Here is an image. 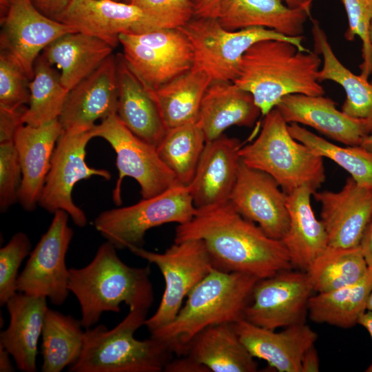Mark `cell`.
Wrapping results in <instances>:
<instances>
[{
    "instance_id": "50",
    "label": "cell",
    "mask_w": 372,
    "mask_h": 372,
    "mask_svg": "<svg viewBox=\"0 0 372 372\" xmlns=\"http://www.w3.org/2000/svg\"><path fill=\"white\" fill-rule=\"evenodd\" d=\"M10 353L0 344V371L11 372L14 371V368L10 358Z\"/></svg>"
},
{
    "instance_id": "32",
    "label": "cell",
    "mask_w": 372,
    "mask_h": 372,
    "mask_svg": "<svg viewBox=\"0 0 372 372\" xmlns=\"http://www.w3.org/2000/svg\"><path fill=\"white\" fill-rule=\"evenodd\" d=\"M372 289V268L358 282L335 290L311 296L308 302L310 319L340 328H351L358 324L366 311Z\"/></svg>"
},
{
    "instance_id": "12",
    "label": "cell",
    "mask_w": 372,
    "mask_h": 372,
    "mask_svg": "<svg viewBox=\"0 0 372 372\" xmlns=\"http://www.w3.org/2000/svg\"><path fill=\"white\" fill-rule=\"evenodd\" d=\"M31 251L17 281V292L48 298L54 305H61L69 293V269L65 256L74 235L68 225V214L58 210Z\"/></svg>"
},
{
    "instance_id": "35",
    "label": "cell",
    "mask_w": 372,
    "mask_h": 372,
    "mask_svg": "<svg viewBox=\"0 0 372 372\" xmlns=\"http://www.w3.org/2000/svg\"><path fill=\"white\" fill-rule=\"evenodd\" d=\"M206 144L197 121L168 128L156 146L158 154L178 182L189 185Z\"/></svg>"
},
{
    "instance_id": "23",
    "label": "cell",
    "mask_w": 372,
    "mask_h": 372,
    "mask_svg": "<svg viewBox=\"0 0 372 372\" xmlns=\"http://www.w3.org/2000/svg\"><path fill=\"white\" fill-rule=\"evenodd\" d=\"M118 81L116 114L142 140L157 146L167 128L154 94L132 71L123 54L116 56Z\"/></svg>"
},
{
    "instance_id": "45",
    "label": "cell",
    "mask_w": 372,
    "mask_h": 372,
    "mask_svg": "<svg viewBox=\"0 0 372 372\" xmlns=\"http://www.w3.org/2000/svg\"><path fill=\"white\" fill-rule=\"evenodd\" d=\"M164 372H210L203 364L187 355L172 359L165 366Z\"/></svg>"
},
{
    "instance_id": "34",
    "label": "cell",
    "mask_w": 372,
    "mask_h": 372,
    "mask_svg": "<svg viewBox=\"0 0 372 372\" xmlns=\"http://www.w3.org/2000/svg\"><path fill=\"white\" fill-rule=\"evenodd\" d=\"M369 269L360 245L328 246L306 271L313 291L322 293L356 284Z\"/></svg>"
},
{
    "instance_id": "54",
    "label": "cell",
    "mask_w": 372,
    "mask_h": 372,
    "mask_svg": "<svg viewBox=\"0 0 372 372\" xmlns=\"http://www.w3.org/2000/svg\"><path fill=\"white\" fill-rule=\"evenodd\" d=\"M360 146L372 153V133L363 139Z\"/></svg>"
},
{
    "instance_id": "53",
    "label": "cell",
    "mask_w": 372,
    "mask_h": 372,
    "mask_svg": "<svg viewBox=\"0 0 372 372\" xmlns=\"http://www.w3.org/2000/svg\"><path fill=\"white\" fill-rule=\"evenodd\" d=\"M12 0H0V19L5 18L10 6Z\"/></svg>"
},
{
    "instance_id": "2",
    "label": "cell",
    "mask_w": 372,
    "mask_h": 372,
    "mask_svg": "<svg viewBox=\"0 0 372 372\" xmlns=\"http://www.w3.org/2000/svg\"><path fill=\"white\" fill-rule=\"evenodd\" d=\"M322 59L282 40L265 39L253 44L242 56L234 83L253 96L265 116L289 94L324 95L318 80Z\"/></svg>"
},
{
    "instance_id": "57",
    "label": "cell",
    "mask_w": 372,
    "mask_h": 372,
    "mask_svg": "<svg viewBox=\"0 0 372 372\" xmlns=\"http://www.w3.org/2000/svg\"><path fill=\"white\" fill-rule=\"evenodd\" d=\"M114 1H121L122 0H114Z\"/></svg>"
},
{
    "instance_id": "7",
    "label": "cell",
    "mask_w": 372,
    "mask_h": 372,
    "mask_svg": "<svg viewBox=\"0 0 372 372\" xmlns=\"http://www.w3.org/2000/svg\"><path fill=\"white\" fill-rule=\"evenodd\" d=\"M178 28L191 42L194 52L192 68L205 72L212 81L234 82L238 76L245 52L262 40L286 41L301 50H309L303 45V36L287 37L262 27L229 31L213 17H194Z\"/></svg>"
},
{
    "instance_id": "49",
    "label": "cell",
    "mask_w": 372,
    "mask_h": 372,
    "mask_svg": "<svg viewBox=\"0 0 372 372\" xmlns=\"http://www.w3.org/2000/svg\"><path fill=\"white\" fill-rule=\"evenodd\" d=\"M360 247L369 267L372 268V220L364 234Z\"/></svg>"
},
{
    "instance_id": "17",
    "label": "cell",
    "mask_w": 372,
    "mask_h": 372,
    "mask_svg": "<svg viewBox=\"0 0 372 372\" xmlns=\"http://www.w3.org/2000/svg\"><path fill=\"white\" fill-rule=\"evenodd\" d=\"M313 196L321 205V221L329 246H360L372 220V189L350 176L340 191L316 190Z\"/></svg>"
},
{
    "instance_id": "21",
    "label": "cell",
    "mask_w": 372,
    "mask_h": 372,
    "mask_svg": "<svg viewBox=\"0 0 372 372\" xmlns=\"http://www.w3.org/2000/svg\"><path fill=\"white\" fill-rule=\"evenodd\" d=\"M240 341L255 358L265 360L279 372H301L304 351L313 345L317 333L304 323L275 330L256 325L245 318L234 324Z\"/></svg>"
},
{
    "instance_id": "3",
    "label": "cell",
    "mask_w": 372,
    "mask_h": 372,
    "mask_svg": "<svg viewBox=\"0 0 372 372\" xmlns=\"http://www.w3.org/2000/svg\"><path fill=\"white\" fill-rule=\"evenodd\" d=\"M150 267H132L123 262L108 241L97 249L92 260L82 268L69 269L68 289L79 301L83 328L94 325L105 311L149 309L154 301Z\"/></svg>"
},
{
    "instance_id": "31",
    "label": "cell",
    "mask_w": 372,
    "mask_h": 372,
    "mask_svg": "<svg viewBox=\"0 0 372 372\" xmlns=\"http://www.w3.org/2000/svg\"><path fill=\"white\" fill-rule=\"evenodd\" d=\"M211 81L205 72L192 68L154 90L167 129L197 121L203 96Z\"/></svg>"
},
{
    "instance_id": "30",
    "label": "cell",
    "mask_w": 372,
    "mask_h": 372,
    "mask_svg": "<svg viewBox=\"0 0 372 372\" xmlns=\"http://www.w3.org/2000/svg\"><path fill=\"white\" fill-rule=\"evenodd\" d=\"M314 52L322 57L318 80L333 81L344 90L346 99L342 111L347 115L367 121L372 133V84L346 68L334 53L319 21L311 19Z\"/></svg>"
},
{
    "instance_id": "40",
    "label": "cell",
    "mask_w": 372,
    "mask_h": 372,
    "mask_svg": "<svg viewBox=\"0 0 372 372\" xmlns=\"http://www.w3.org/2000/svg\"><path fill=\"white\" fill-rule=\"evenodd\" d=\"M31 242L26 234L19 231L0 249V305L4 306L17 293L19 269L31 252Z\"/></svg>"
},
{
    "instance_id": "1",
    "label": "cell",
    "mask_w": 372,
    "mask_h": 372,
    "mask_svg": "<svg viewBox=\"0 0 372 372\" xmlns=\"http://www.w3.org/2000/svg\"><path fill=\"white\" fill-rule=\"evenodd\" d=\"M188 239L203 240L213 268L221 271L262 279L293 268L282 241L268 236L229 202L196 209L189 221L178 225L174 242Z\"/></svg>"
},
{
    "instance_id": "26",
    "label": "cell",
    "mask_w": 372,
    "mask_h": 372,
    "mask_svg": "<svg viewBox=\"0 0 372 372\" xmlns=\"http://www.w3.org/2000/svg\"><path fill=\"white\" fill-rule=\"evenodd\" d=\"M316 191L304 185L286 194L289 224L281 240L293 267L304 271L329 246L325 228L311 205V196Z\"/></svg>"
},
{
    "instance_id": "48",
    "label": "cell",
    "mask_w": 372,
    "mask_h": 372,
    "mask_svg": "<svg viewBox=\"0 0 372 372\" xmlns=\"http://www.w3.org/2000/svg\"><path fill=\"white\" fill-rule=\"evenodd\" d=\"M300 370L301 372H318L320 371L319 356L314 344L309 347L302 355Z\"/></svg>"
},
{
    "instance_id": "37",
    "label": "cell",
    "mask_w": 372,
    "mask_h": 372,
    "mask_svg": "<svg viewBox=\"0 0 372 372\" xmlns=\"http://www.w3.org/2000/svg\"><path fill=\"white\" fill-rule=\"evenodd\" d=\"M118 41L128 65L152 90L158 89L192 68L156 48L138 42L132 34H120Z\"/></svg>"
},
{
    "instance_id": "29",
    "label": "cell",
    "mask_w": 372,
    "mask_h": 372,
    "mask_svg": "<svg viewBox=\"0 0 372 372\" xmlns=\"http://www.w3.org/2000/svg\"><path fill=\"white\" fill-rule=\"evenodd\" d=\"M234 323L211 325L198 333L185 355L210 372H255L258 364L235 329Z\"/></svg>"
},
{
    "instance_id": "55",
    "label": "cell",
    "mask_w": 372,
    "mask_h": 372,
    "mask_svg": "<svg viewBox=\"0 0 372 372\" xmlns=\"http://www.w3.org/2000/svg\"><path fill=\"white\" fill-rule=\"evenodd\" d=\"M366 310L372 311V289L369 296V298L366 304Z\"/></svg>"
},
{
    "instance_id": "25",
    "label": "cell",
    "mask_w": 372,
    "mask_h": 372,
    "mask_svg": "<svg viewBox=\"0 0 372 372\" xmlns=\"http://www.w3.org/2000/svg\"><path fill=\"white\" fill-rule=\"evenodd\" d=\"M46 299L17 292L6 304L10 322L0 333V344L23 372L37 371L38 342L48 308Z\"/></svg>"
},
{
    "instance_id": "56",
    "label": "cell",
    "mask_w": 372,
    "mask_h": 372,
    "mask_svg": "<svg viewBox=\"0 0 372 372\" xmlns=\"http://www.w3.org/2000/svg\"><path fill=\"white\" fill-rule=\"evenodd\" d=\"M371 41H372V22H371ZM371 83L372 84V79H371Z\"/></svg>"
},
{
    "instance_id": "51",
    "label": "cell",
    "mask_w": 372,
    "mask_h": 372,
    "mask_svg": "<svg viewBox=\"0 0 372 372\" xmlns=\"http://www.w3.org/2000/svg\"><path fill=\"white\" fill-rule=\"evenodd\" d=\"M358 324L365 328L372 338V311H366L360 317ZM366 372H372V362L366 370Z\"/></svg>"
},
{
    "instance_id": "36",
    "label": "cell",
    "mask_w": 372,
    "mask_h": 372,
    "mask_svg": "<svg viewBox=\"0 0 372 372\" xmlns=\"http://www.w3.org/2000/svg\"><path fill=\"white\" fill-rule=\"evenodd\" d=\"M29 106L23 115V124L39 126L59 119L69 90L61 81L60 73L39 55L30 82Z\"/></svg>"
},
{
    "instance_id": "15",
    "label": "cell",
    "mask_w": 372,
    "mask_h": 372,
    "mask_svg": "<svg viewBox=\"0 0 372 372\" xmlns=\"http://www.w3.org/2000/svg\"><path fill=\"white\" fill-rule=\"evenodd\" d=\"M269 174L242 161L229 203L245 218L252 221L269 237L282 240L289 224L286 194Z\"/></svg>"
},
{
    "instance_id": "33",
    "label": "cell",
    "mask_w": 372,
    "mask_h": 372,
    "mask_svg": "<svg viewBox=\"0 0 372 372\" xmlns=\"http://www.w3.org/2000/svg\"><path fill=\"white\" fill-rule=\"evenodd\" d=\"M81 320L48 308L41 333L43 372H60L74 364L83 347Z\"/></svg>"
},
{
    "instance_id": "43",
    "label": "cell",
    "mask_w": 372,
    "mask_h": 372,
    "mask_svg": "<svg viewBox=\"0 0 372 372\" xmlns=\"http://www.w3.org/2000/svg\"><path fill=\"white\" fill-rule=\"evenodd\" d=\"M22 172L14 142L0 143V211L6 212L19 200Z\"/></svg>"
},
{
    "instance_id": "6",
    "label": "cell",
    "mask_w": 372,
    "mask_h": 372,
    "mask_svg": "<svg viewBox=\"0 0 372 372\" xmlns=\"http://www.w3.org/2000/svg\"><path fill=\"white\" fill-rule=\"evenodd\" d=\"M264 116L258 137L241 147V161L269 174L285 194L304 185L317 190L326 178L323 158L291 135L276 107Z\"/></svg>"
},
{
    "instance_id": "27",
    "label": "cell",
    "mask_w": 372,
    "mask_h": 372,
    "mask_svg": "<svg viewBox=\"0 0 372 372\" xmlns=\"http://www.w3.org/2000/svg\"><path fill=\"white\" fill-rule=\"evenodd\" d=\"M260 114L251 93L234 82L214 81L203 96L197 122L207 142L229 127H251Z\"/></svg>"
},
{
    "instance_id": "20",
    "label": "cell",
    "mask_w": 372,
    "mask_h": 372,
    "mask_svg": "<svg viewBox=\"0 0 372 372\" xmlns=\"http://www.w3.org/2000/svg\"><path fill=\"white\" fill-rule=\"evenodd\" d=\"M276 107L288 124L307 125L346 145L359 146L371 133L367 121L347 115L324 95L289 94Z\"/></svg>"
},
{
    "instance_id": "11",
    "label": "cell",
    "mask_w": 372,
    "mask_h": 372,
    "mask_svg": "<svg viewBox=\"0 0 372 372\" xmlns=\"http://www.w3.org/2000/svg\"><path fill=\"white\" fill-rule=\"evenodd\" d=\"M92 138V129L63 131L55 145L39 200V205L50 213L66 211L79 227L87 225V218L72 200L75 184L94 176L111 178L108 170L90 167L85 161L86 146Z\"/></svg>"
},
{
    "instance_id": "39",
    "label": "cell",
    "mask_w": 372,
    "mask_h": 372,
    "mask_svg": "<svg viewBox=\"0 0 372 372\" xmlns=\"http://www.w3.org/2000/svg\"><path fill=\"white\" fill-rule=\"evenodd\" d=\"M347 13L349 28L344 34L346 39L353 41L358 37L362 41V62L360 74L368 79L372 74V0H340Z\"/></svg>"
},
{
    "instance_id": "52",
    "label": "cell",
    "mask_w": 372,
    "mask_h": 372,
    "mask_svg": "<svg viewBox=\"0 0 372 372\" xmlns=\"http://www.w3.org/2000/svg\"><path fill=\"white\" fill-rule=\"evenodd\" d=\"M288 6L306 12L311 17V10L313 0H282Z\"/></svg>"
},
{
    "instance_id": "22",
    "label": "cell",
    "mask_w": 372,
    "mask_h": 372,
    "mask_svg": "<svg viewBox=\"0 0 372 372\" xmlns=\"http://www.w3.org/2000/svg\"><path fill=\"white\" fill-rule=\"evenodd\" d=\"M63 131L56 119L39 126L23 124L15 133L14 144L22 172L18 202L27 211L39 205L55 145Z\"/></svg>"
},
{
    "instance_id": "13",
    "label": "cell",
    "mask_w": 372,
    "mask_h": 372,
    "mask_svg": "<svg viewBox=\"0 0 372 372\" xmlns=\"http://www.w3.org/2000/svg\"><path fill=\"white\" fill-rule=\"evenodd\" d=\"M291 269L257 281L245 320L273 330L305 322L314 291L307 271Z\"/></svg>"
},
{
    "instance_id": "8",
    "label": "cell",
    "mask_w": 372,
    "mask_h": 372,
    "mask_svg": "<svg viewBox=\"0 0 372 372\" xmlns=\"http://www.w3.org/2000/svg\"><path fill=\"white\" fill-rule=\"evenodd\" d=\"M196 212L187 185L123 207L105 210L94 220L95 229L116 249L143 247L146 232L170 223L189 221Z\"/></svg>"
},
{
    "instance_id": "41",
    "label": "cell",
    "mask_w": 372,
    "mask_h": 372,
    "mask_svg": "<svg viewBox=\"0 0 372 372\" xmlns=\"http://www.w3.org/2000/svg\"><path fill=\"white\" fill-rule=\"evenodd\" d=\"M30 81L20 65L8 53H0V108L15 110L30 100Z\"/></svg>"
},
{
    "instance_id": "38",
    "label": "cell",
    "mask_w": 372,
    "mask_h": 372,
    "mask_svg": "<svg viewBox=\"0 0 372 372\" xmlns=\"http://www.w3.org/2000/svg\"><path fill=\"white\" fill-rule=\"evenodd\" d=\"M291 135L316 154L328 158L346 170L358 184L372 189V153L362 146L342 147L309 131L299 124L290 123Z\"/></svg>"
},
{
    "instance_id": "5",
    "label": "cell",
    "mask_w": 372,
    "mask_h": 372,
    "mask_svg": "<svg viewBox=\"0 0 372 372\" xmlns=\"http://www.w3.org/2000/svg\"><path fill=\"white\" fill-rule=\"evenodd\" d=\"M148 310H130L112 329L103 324L86 329L82 352L68 371H163L174 353L168 345L151 336L143 340L134 338V333L144 325Z\"/></svg>"
},
{
    "instance_id": "9",
    "label": "cell",
    "mask_w": 372,
    "mask_h": 372,
    "mask_svg": "<svg viewBox=\"0 0 372 372\" xmlns=\"http://www.w3.org/2000/svg\"><path fill=\"white\" fill-rule=\"evenodd\" d=\"M133 254L155 265L161 271L165 287L155 313L145 321L150 334L169 324L182 307L183 300L213 269L204 242L188 239L174 243L163 253L132 247Z\"/></svg>"
},
{
    "instance_id": "44",
    "label": "cell",
    "mask_w": 372,
    "mask_h": 372,
    "mask_svg": "<svg viewBox=\"0 0 372 372\" xmlns=\"http://www.w3.org/2000/svg\"><path fill=\"white\" fill-rule=\"evenodd\" d=\"M26 108L15 110L0 108V143L14 142L17 130L23 125L22 118Z\"/></svg>"
},
{
    "instance_id": "42",
    "label": "cell",
    "mask_w": 372,
    "mask_h": 372,
    "mask_svg": "<svg viewBox=\"0 0 372 372\" xmlns=\"http://www.w3.org/2000/svg\"><path fill=\"white\" fill-rule=\"evenodd\" d=\"M147 15L157 29L178 28L194 17L191 0H123Z\"/></svg>"
},
{
    "instance_id": "18",
    "label": "cell",
    "mask_w": 372,
    "mask_h": 372,
    "mask_svg": "<svg viewBox=\"0 0 372 372\" xmlns=\"http://www.w3.org/2000/svg\"><path fill=\"white\" fill-rule=\"evenodd\" d=\"M117 105L116 60L112 54L69 91L59 121L64 131L90 130L96 120L116 114Z\"/></svg>"
},
{
    "instance_id": "19",
    "label": "cell",
    "mask_w": 372,
    "mask_h": 372,
    "mask_svg": "<svg viewBox=\"0 0 372 372\" xmlns=\"http://www.w3.org/2000/svg\"><path fill=\"white\" fill-rule=\"evenodd\" d=\"M242 147L238 138L224 134L206 142L194 178L187 185L196 209L229 202L241 161Z\"/></svg>"
},
{
    "instance_id": "14",
    "label": "cell",
    "mask_w": 372,
    "mask_h": 372,
    "mask_svg": "<svg viewBox=\"0 0 372 372\" xmlns=\"http://www.w3.org/2000/svg\"><path fill=\"white\" fill-rule=\"evenodd\" d=\"M1 24V50L11 56L30 80L40 52L59 37L77 32L42 13L32 0H12Z\"/></svg>"
},
{
    "instance_id": "28",
    "label": "cell",
    "mask_w": 372,
    "mask_h": 372,
    "mask_svg": "<svg viewBox=\"0 0 372 372\" xmlns=\"http://www.w3.org/2000/svg\"><path fill=\"white\" fill-rule=\"evenodd\" d=\"M113 48L96 37L80 32L66 33L50 43L40 54L61 69V81L69 91L96 70Z\"/></svg>"
},
{
    "instance_id": "16",
    "label": "cell",
    "mask_w": 372,
    "mask_h": 372,
    "mask_svg": "<svg viewBox=\"0 0 372 372\" xmlns=\"http://www.w3.org/2000/svg\"><path fill=\"white\" fill-rule=\"evenodd\" d=\"M56 20L77 32L100 38L114 48L121 34H139L157 30L136 6L114 0H71Z\"/></svg>"
},
{
    "instance_id": "47",
    "label": "cell",
    "mask_w": 372,
    "mask_h": 372,
    "mask_svg": "<svg viewBox=\"0 0 372 372\" xmlns=\"http://www.w3.org/2000/svg\"><path fill=\"white\" fill-rule=\"evenodd\" d=\"M194 10V17H215L220 0H191Z\"/></svg>"
},
{
    "instance_id": "10",
    "label": "cell",
    "mask_w": 372,
    "mask_h": 372,
    "mask_svg": "<svg viewBox=\"0 0 372 372\" xmlns=\"http://www.w3.org/2000/svg\"><path fill=\"white\" fill-rule=\"evenodd\" d=\"M93 137L105 139L116 154L118 178L113 190V200L120 205L121 184L125 177L134 178L140 186L143 198L157 196L181 185L161 159L156 147L133 134L116 114L102 120L92 129Z\"/></svg>"
},
{
    "instance_id": "46",
    "label": "cell",
    "mask_w": 372,
    "mask_h": 372,
    "mask_svg": "<svg viewBox=\"0 0 372 372\" xmlns=\"http://www.w3.org/2000/svg\"><path fill=\"white\" fill-rule=\"evenodd\" d=\"M35 6L46 16L56 19L71 0H32Z\"/></svg>"
},
{
    "instance_id": "24",
    "label": "cell",
    "mask_w": 372,
    "mask_h": 372,
    "mask_svg": "<svg viewBox=\"0 0 372 372\" xmlns=\"http://www.w3.org/2000/svg\"><path fill=\"white\" fill-rule=\"evenodd\" d=\"M309 17L282 0H220L214 18L229 31L262 27L296 37L302 36Z\"/></svg>"
},
{
    "instance_id": "4",
    "label": "cell",
    "mask_w": 372,
    "mask_h": 372,
    "mask_svg": "<svg viewBox=\"0 0 372 372\" xmlns=\"http://www.w3.org/2000/svg\"><path fill=\"white\" fill-rule=\"evenodd\" d=\"M258 280L213 268L189 293L175 318L151 337L165 342L178 356L185 355L192 339L203 329L244 318Z\"/></svg>"
}]
</instances>
